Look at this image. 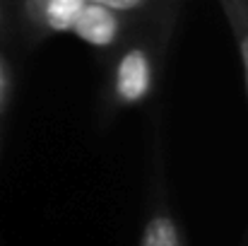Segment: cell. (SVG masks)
I'll return each instance as SVG.
<instances>
[{
	"label": "cell",
	"mask_w": 248,
	"mask_h": 246,
	"mask_svg": "<svg viewBox=\"0 0 248 246\" xmlns=\"http://www.w3.org/2000/svg\"><path fill=\"white\" fill-rule=\"evenodd\" d=\"M12 92H15V73H12V63L10 58L0 51V116H5L10 101H12Z\"/></svg>",
	"instance_id": "cell-6"
},
{
	"label": "cell",
	"mask_w": 248,
	"mask_h": 246,
	"mask_svg": "<svg viewBox=\"0 0 248 246\" xmlns=\"http://www.w3.org/2000/svg\"><path fill=\"white\" fill-rule=\"evenodd\" d=\"M159 53L162 46L147 36H138L121 46V51L111 61L104 87L106 114L138 106L152 94L159 73Z\"/></svg>",
	"instance_id": "cell-1"
},
{
	"label": "cell",
	"mask_w": 248,
	"mask_h": 246,
	"mask_svg": "<svg viewBox=\"0 0 248 246\" xmlns=\"http://www.w3.org/2000/svg\"><path fill=\"white\" fill-rule=\"evenodd\" d=\"M217 2H219V7L227 17V24L232 29V39H234L236 51H239L248 97V0H217Z\"/></svg>",
	"instance_id": "cell-4"
},
{
	"label": "cell",
	"mask_w": 248,
	"mask_h": 246,
	"mask_svg": "<svg viewBox=\"0 0 248 246\" xmlns=\"http://www.w3.org/2000/svg\"><path fill=\"white\" fill-rule=\"evenodd\" d=\"M89 2H99V5L111 7V10H116V12H121V15H128V12H140V10H145L152 0H89Z\"/></svg>",
	"instance_id": "cell-7"
},
{
	"label": "cell",
	"mask_w": 248,
	"mask_h": 246,
	"mask_svg": "<svg viewBox=\"0 0 248 246\" xmlns=\"http://www.w3.org/2000/svg\"><path fill=\"white\" fill-rule=\"evenodd\" d=\"M0 22H2V5H0Z\"/></svg>",
	"instance_id": "cell-8"
},
{
	"label": "cell",
	"mask_w": 248,
	"mask_h": 246,
	"mask_svg": "<svg viewBox=\"0 0 248 246\" xmlns=\"http://www.w3.org/2000/svg\"><path fill=\"white\" fill-rule=\"evenodd\" d=\"M84 0H19L22 22L34 36L68 34Z\"/></svg>",
	"instance_id": "cell-2"
},
{
	"label": "cell",
	"mask_w": 248,
	"mask_h": 246,
	"mask_svg": "<svg viewBox=\"0 0 248 246\" xmlns=\"http://www.w3.org/2000/svg\"><path fill=\"white\" fill-rule=\"evenodd\" d=\"M80 41L94 46V49H113L123 41V32H125V22L123 15L104 7L99 2H89L84 0L82 10L78 12L73 29H70Z\"/></svg>",
	"instance_id": "cell-3"
},
{
	"label": "cell",
	"mask_w": 248,
	"mask_h": 246,
	"mask_svg": "<svg viewBox=\"0 0 248 246\" xmlns=\"http://www.w3.org/2000/svg\"><path fill=\"white\" fill-rule=\"evenodd\" d=\"M140 246H183L181 230L166 208H157L142 227Z\"/></svg>",
	"instance_id": "cell-5"
}]
</instances>
